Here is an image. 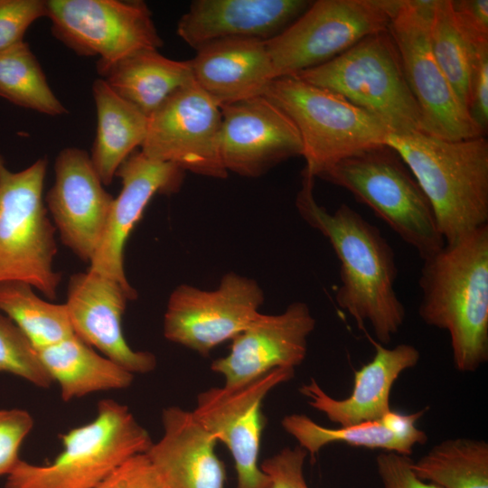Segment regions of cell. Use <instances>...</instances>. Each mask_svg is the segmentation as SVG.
I'll use <instances>...</instances> for the list:
<instances>
[{
  "label": "cell",
  "instance_id": "6da1fadb",
  "mask_svg": "<svg viewBox=\"0 0 488 488\" xmlns=\"http://www.w3.org/2000/svg\"><path fill=\"white\" fill-rule=\"evenodd\" d=\"M314 183V177L303 171L296 206L305 221L329 240L340 262L336 303L360 328L369 322L379 343L388 344L406 317L394 289V251L380 230L349 205L343 203L333 213L321 206Z\"/></svg>",
  "mask_w": 488,
  "mask_h": 488
},
{
  "label": "cell",
  "instance_id": "7a4b0ae2",
  "mask_svg": "<svg viewBox=\"0 0 488 488\" xmlns=\"http://www.w3.org/2000/svg\"><path fill=\"white\" fill-rule=\"evenodd\" d=\"M418 314L449 333L455 369L475 371L488 360V225L423 259Z\"/></svg>",
  "mask_w": 488,
  "mask_h": 488
},
{
  "label": "cell",
  "instance_id": "3957f363",
  "mask_svg": "<svg viewBox=\"0 0 488 488\" xmlns=\"http://www.w3.org/2000/svg\"><path fill=\"white\" fill-rule=\"evenodd\" d=\"M393 149L420 185L446 243L488 225V141L441 139L420 131L390 132Z\"/></svg>",
  "mask_w": 488,
  "mask_h": 488
},
{
  "label": "cell",
  "instance_id": "277c9868",
  "mask_svg": "<svg viewBox=\"0 0 488 488\" xmlns=\"http://www.w3.org/2000/svg\"><path fill=\"white\" fill-rule=\"evenodd\" d=\"M62 451L47 465L20 460L5 488H93L129 457L145 453L153 441L127 405L98 403L91 421L61 436Z\"/></svg>",
  "mask_w": 488,
  "mask_h": 488
},
{
  "label": "cell",
  "instance_id": "5b68a950",
  "mask_svg": "<svg viewBox=\"0 0 488 488\" xmlns=\"http://www.w3.org/2000/svg\"><path fill=\"white\" fill-rule=\"evenodd\" d=\"M371 208L423 260L446 244L432 207L399 155L386 145L346 157L318 176Z\"/></svg>",
  "mask_w": 488,
  "mask_h": 488
},
{
  "label": "cell",
  "instance_id": "8992f818",
  "mask_svg": "<svg viewBox=\"0 0 488 488\" xmlns=\"http://www.w3.org/2000/svg\"><path fill=\"white\" fill-rule=\"evenodd\" d=\"M295 76L342 96L379 118L392 133L422 132L421 113L388 29Z\"/></svg>",
  "mask_w": 488,
  "mask_h": 488
},
{
  "label": "cell",
  "instance_id": "52a82bcc",
  "mask_svg": "<svg viewBox=\"0 0 488 488\" xmlns=\"http://www.w3.org/2000/svg\"><path fill=\"white\" fill-rule=\"evenodd\" d=\"M263 96L296 126L305 160L304 172L314 178L346 157L384 145L391 132L342 96L295 75L275 79Z\"/></svg>",
  "mask_w": 488,
  "mask_h": 488
},
{
  "label": "cell",
  "instance_id": "ba28073f",
  "mask_svg": "<svg viewBox=\"0 0 488 488\" xmlns=\"http://www.w3.org/2000/svg\"><path fill=\"white\" fill-rule=\"evenodd\" d=\"M47 166L42 157L12 172L0 155V283L24 282L54 300L61 275L53 269L56 229L42 198Z\"/></svg>",
  "mask_w": 488,
  "mask_h": 488
},
{
  "label": "cell",
  "instance_id": "9c48e42d",
  "mask_svg": "<svg viewBox=\"0 0 488 488\" xmlns=\"http://www.w3.org/2000/svg\"><path fill=\"white\" fill-rule=\"evenodd\" d=\"M401 0H318L266 41L275 79L322 65L387 30Z\"/></svg>",
  "mask_w": 488,
  "mask_h": 488
},
{
  "label": "cell",
  "instance_id": "30bf717a",
  "mask_svg": "<svg viewBox=\"0 0 488 488\" xmlns=\"http://www.w3.org/2000/svg\"><path fill=\"white\" fill-rule=\"evenodd\" d=\"M434 0H401L388 30L422 117V132L446 139L484 136L437 64L429 42Z\"/></svg>",
  "mask_w": 488,
  "mask_h": 488
},
{
  "label": "cell",
  "instance_id": "8fae6325",
  "mask_svg": "<svg viewBox=\"0 0 488 488\" xmlns=\"http://www.w3.org/2000/svg\"><path fill=\"white\" fill-rule=\"evenodd\" d=\"M52 33L76 54L111 63L135 52L163 45L143 1L47 0Z\"/></svg>",
  "mask_w": 488,
  "mask_h": 488
},
{
  "label": "cell",
  "instance_id": "7c38bea8",
  "mask_svg": "<svg viewBox=\"0 0 488 488\" xmlns=\"http://www.w3.org/2000/svg\"><path fill=\"white\" fill-rule=\"evenodd\" d=\"M221 106L192 79L148 117L141 152L183 172L223 179Z\"/></svg>",
  "mask_w": 488,
  "mask_h": 488
},
{
  "label": "cell",
  "instance_id": "4fadbf2b",
  "mask_svg": "<svg viewBox=\"0 0 488 488\" xmlns=\"http://www.w3.org/2000/svg\"><path fill=\"white\" fill-rule=\"evenodd\" d=\"M263 302L258 283L235 272L226 273L213 290L180 285L168 298L164 336L206 356L240 333L260 314Z\"/></svg>",
  "mask_w": 488,
  "mask_h": 488
},
{
  "label": "cell",
  "instance_id": "5bb4252c",
  "mask_svg": "<svg viewBox=\"0 0 488 488\" xmlns=\"http://www.w3.org/2000/svg\"><path fill=\"white\" fill-rule=\"evenodd\" d=\"M295 369L277 368L236 386L202 391L192 411L200 424L230 452L236 488H271L258 464L266 419L262 403L278 385L290 380Z\"/></svg>",
  "mask_w": 488,
  "mask_h": 488
},
{
  "label": "cell",
  "instance_id": "9a60e30c",
  "mask_svg": "<svg viewBox=\"0 0 488 488\" xmlns=\"http://www.w3.org/2000/svg\"><path fill=\"white\" fill-rule=\"evenodd\" d=\"M46 203L62 243L90 263L102 240L114 197L104 189L87 151L66 147L57 155Z\"/></svg>",
  "mask_w": 488,
  "mask_h": 488
},
{
  "label": "cell",
  "instance_id": "2e32d148",
  "mask_svg": "<svg viewBox=\"0 0 488 488\" xmlns=\"http://www.w3.org/2000/svg\"><path fill=\"white\" fill-rule=\"evenodd\" d=\"M221 155L226 171L258 177L275 165L302 156L292 120L264 96L221 106Z\"/></svg>",
  "mask_w": 488,
  "mask_h": 488
},
{
  "label": "cell",
  "instance_id": "e0dca14e",
  "mask_svg": "<svg viewBox=\"0 0 488 488\" xmlns=\"http://www.w3.org/2000/svg\"><path fill=\"white\" fill-rule=\"evenodd\" d=\"M136 296L135 289L88 269L70 277L64 303L74 334L134 375L156 367L155 356L131 348L123 333L127 302Z\"/></svg>",
  "mask_w": 488,
  "mask_h": 488
},
{
  "label": "cell",
  "instance_id": "ac0fdd59",
  "mask_svg": "<svg viewBox=\"0 0 488 488\" xmlns=\"http://www.w3.org/2000/svg\"><path fill=\"white\" fill-rule=\"evenodd\" d=\"M315 327L309 306L293 302L277 314H259L232 339L228 355L211 369L236 386L277 368L296 369L305 359L307 338Z\"/></svg>",
  "mask_w": 488,
  "mask_h": 488
},
{
  "label": "cell",
  "instance_id": "d6986e66",
  "mask_svg": "<svg viewBox=\"0 0 488 488\" xmlns=\"http://www.w3.org/2000/svg\"><path fill=\"white\" fill-rule=\"evenodd\" d=\"M184 173L174 164L146 156L141 151L131 154L116 173L122 189L114 198L100 245L89 269L109 277L129 290L124 269L127 240L140 221L145 209L157 193L177 192Z\"/></svg>",
  "mask_w": 488,
  "mask_h": 488
},
{
  "label": "cell",
  "instance_id": "ffe728a7",
  "mask_svg": "<svg viewBox=\"0 0 488 488\" xmlns=\"http://www.w3.org/2000/svg\"><path fill=\"white\" fill-rule=\"evenodd\" d=\"M305 0H195L177 23L178 36L194 50L222 40L268 41L311 5Z\"/></svg>",
  "mask_w": 488,
  "mask_h": 488
},
{
  "label": "cell",
  "instance_id": "44dd1931",
  "mask_svg": "<svg viewBox=\"0 0 488 488\" xmlns=\"http://www.w3.org/2000/svg\"><path fill=\"white\" fill-rule=\"evenodd\" d=\"M163 435L145 452L164 488H225L217 440L192 412L171 406L162 412Z\"/></svg>",
  "mask_w": 488,
  "mask_h": 488
},
{
  "label": "cell",
  "instance_id": "7402d4cb",
  "mask_svg": "<svg viewBox=\"0 0 488 488\" xmlns=\"http://www.w3.org/2000/svg\"><path fill=\"white\" fill-rule=\"evenodd\" d=\"M374 348L371 361L354 371L353 388L346 399L332 398L314 379L303 384L300 393L312 408L340 427L380 419L391 410L389 397L394 382L403 371L418 363L420 353L407 343L388 348L374 343Z\"/></svg>",
  "mask_w": 488,
  "mask_h": 488
},
{
  "label": "cell",
  "instance_id": "603a6c76",
  "mask_svg": "<svg viewBox=\"0 0 488 488\" xmlns=\"http://www.w3.org/2000/svg\"><path fill=\"white\" fill-rule=\"evenodd\" d=\"M196 52L193 80L220 106L263 96L275 80L266 41L222 40Z\"/></svg>",
  "mask_w": 488,
  "mask_h": 488
},
{
  "label": "cell",
  "instance_id": "cb8c5ba5",
  "mask_svg": "<svg viewBox=\"0 0 488 488\" xmlns=\"http://www.w3.org/2000/svg\"><path fill=\"white\" fill-rule=\"evenodd\" d=\"M427 409L425 408L411 414L391 409L380 419L337 428L323 427L306 415L295 413L284 417L281 425L312 457L324 446L333 443L382 449L409 456L416 445L427 441L426 432L416 426Z\"/></svg>",
  "mask_w": 488,
  "mask_h": 488
},
{
  "label": "cell",
  "instance_id": "d4e9b609",
  "mask_svg": "<svg viewBox=\"0 0 488 488\" xmlns=\"http://www.w3.org/2000/svg\"><path fill=\"white\" fill-rule=\"evenodd\" d=\"M97 71L117 94L147 117L193 79L190 60L174 61L153 49L135 52L111 63L97 62Z\"/></svg>",
  "mask_w": 488,
  "mask_h": 488
},
{
  "label": "cell",
  "instance_id": "484cf974",
  "mask_svg": "<svg viewBox=\"0 0 488 488\" xmlns=\"http://www.w3.org/2000/svg\"><path fill=\"white\" fill-rule=\"evenodd\" d=\"M52 382L60 389L63 401L103 391L127 389L134 374L107 358L75 334L38 350Z\"/></svg>",
  "mask_w": 488,
  "mask_h": 488
},
{
  "label": "cell",
  "instance_id": "4316f807",
  "mask_svg": "<svg viewBox=\"0 0 488 488\" xmlns=\"http://www.w3.org/2000/svg\"><path fill=\"white\" fill-rule=\"evenodd\" d=\"M92 94L97 130L89 155L104 185H109L122 163L141 147L148 117L117 94L101 78L94 80Z\"/></svg>",
  "mask_w": 488,
  "mask_h": 488
},
{
  "label": "cell",
  "instance_id": "83f0119b",
  "mask_svg": "<svg viewBox=\"0 0 488 488\" xmlns=\"http://www.w3.org/2000/svg\"><path fill=\"white\" fill-rule=\"evenodd\" d=\"M420 479L441 488H488V443L446 439L411 465Z\"/></svg>",
  "mask_w": 488,
  "mask_h": 488
},
{
  "label": "cell",
  "instance_id": "f1b7e54d",
  "mask_svg": "<svg viewBox=\"0 0 488 488\" xmlns=\"http://www.w3.org/2000/svg\"><path fill=\"white\" fill-rule=\"evenodd\" d=\"M0 312L18 326L37 351L74 335L65 304L42 299L24 282L0 283Z\"/></svg>",
  "mask_w": 488,
  "mask_h": 488
},
{
  "label": "cell",
  "instance_id": "f546056e",
  "mask_svg": "<svg viewBox=\"0 0 488 488\" xmlns=\"http://www.w3.org/2000/svg\"><path fill=\"white\" fill-rule=\"evenodd\" d=\"M0 97L16 106L50 116L67 113L24 41L0 52Z\"/></svg>",
  "mask_w": 488,
  "mask_h": 488
},
{
  "label": "cell",
  "instance_id": "4dcf8cb0",
  "mask_svg": "<svg viewBox=\"0 0 488 488\" xmlns=\"http://www.w3.org/2000/svg\"><path fill=\"white\" fill-rule=\"evenodd\" d=\"M429 42L437 64L468 112L473 52L476 44H471L458 28L451 0H434Z\"/></svg>",
  "mask_w": 488,
  "mask_h": 488
},
{
  "label": "cell",
  "instance_id": "1f68e13d",
  "mask_svg": "<svg viewBox=\"0 0 488 488\" xmlns=\"http://www.w3.org/2000/svg\"><path fill=\"white\" fill-rule=\"evenodd\" d=\"M0 372L14 375L42 389H47L52 384L36 348L18 326L2 312H0Z\"/></svg>",
  "mask_w": 488,
  "mask_h": 488
},
{
  "label": "cell",
  "instance_id": "d6a6232c",
  "mask_svg": "<svg viewBox=\"0 0 488 488\" xmlns=\"http://www.w3.org/2000/svg\"><path fill=\"white\" fill-rule=\"evenodd\" d=\"M46 17L42 0H0V52L23 42L29 26Z\"/></svg>",
  "mask_w": 488,
  "mask_h": 488
},
{
  "label": "cell",
  "instance_id": "836d02e7",
  "mask_svg": "<svg viewBox=\"0 0 488 488\" xmlns=\"http://www.w3.org/2000/svg\"><path fill=\"white\" fill-rule=\"evenodd\" d=\"M34 426L21 408H0V476H7L20 462L21 446Z\"/></svg>",
  "mask_w": 488,
  "mask_h": 488
},
{
  "label": "cell",
  "instance_id": "e575fe53",
  "mask_svg": "<svg viewBox=\"0 0 488 488\" xmlns=\"http://www.w3.org/2000/svg\"><path fill=\"white\" fill-rule=\"evenodd\" d=\"M307 452L300 446H286L264 460L261 470L270 479L271 488H308L304 475Z\"/></svg>",
  "mask_w": 488,
  "mask_h": 488
},
{
  "label": "cell",
  "instance_id": "d590c367",
  "mask_svg": "<svg viewBox=\"0 0 488 488\" xmlns=\"http://www.w3.org/2000/svg\"><path fill=\"white\" fill-rule=\"evenodd\" d=\"M93 488H164L145 453L125 460Z\"/></svg>",
  "mask_w": 488,
  "mask_h": 488
},
{
  "label": "cell",
  "instance_id": "8d00e7d4",
  "mask_svg": "<svg viewBox=\"0 0 488 488\" xmlns=\"http://www.w3.org/2000/svg\"><path fill=\"white\" fill-rule=\"evenodd\" d=\"M468 113L485 134L488 127V43L474 46Z\"/></svg>",
  "mask_w": 488,
  "mask_h": 488
},
{
  "label": "cell",
  "instance_id": "74e56055",
  "mask_svg": "<svg viewBox=\"0 0 488 488\" xmlns=\"http://www.w3.org/2000/svg\"><path fill=\"white\" fill-rule=\"evenodd\" d=\"M408 455L383 452L376 457L378 474L383 488H441L420 480L413 472Z\"/></svg>",
  "mask_w": 488,
  "mask_h": 488
},
{
  "label": "cell",
  "instance_id": "f35d334b",
  "mask_svg": "<svg viewBox=\"0 0 488 488\" xmlns=\"http://www.w3.org/2000/svg\"><path fill=\"white\" fill-rule=\"evenodd\" d=\"M456 24L471 44L488 43V0H451Z\"/></svg>",
  "mask_w": 488,
  "mask_h": 488
}]
</instances>
